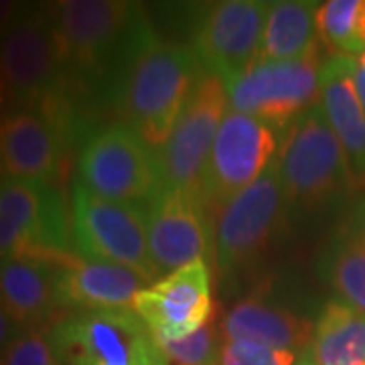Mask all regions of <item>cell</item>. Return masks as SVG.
<instances>
[{
    "instance_id": "11",
    "label": "cell",
    "mask_w": 365,
    "mask_h": 365,
    "mask_svg": "<svg viewBox=\"0 0 365 365\" xmlns=\"http://www.w3.org/2000/svg\"><path fill=\"white\" fill-rule=\"evenodd\" d=\"M63 67L49 9H21L0 35V79L14 104L49 98Z\"/></svg>"
},
{
    "instance_id": "18",
    "label": "cell",
    "mask_w": 365,
    "mask_h": 365,
    "mask_svg": "<svg viewBox=\"0 0 365 365\" xmlns=\"http://www.w3.org/2000/svg\"><path fill=\"white\" fill-rule=\"evenodd\" d=\"M357 57L331 55L321 66L319 104L345 150L351 187L365 185V110L355 90Z\"/></svg>"
},
{
    "instance_id": "15",
    "label": "cell",
    "mask_w": 365,
    "mask_h": 365,
    "mask_svg": "<svg viewBox=\"0 0 365 365\" xmlns=\"http://www.w3.org/2000/svg\"><path fill=\"white\" fill-rule=\"evenodd\" d=\"M0 215L33 242L39 260L59 268L71 256L73 230L63 197L45 182L0 177Z\"/></svg>"
},
{
    "instance_id": "3",
    "label": "cell",
    "mask_w": 365,
    "mask_h": 365,
    "mask_svg": "<svg viewBox=\"0 0 365 365\" xmlns=\"http://www.w3.org/2000/svg\"><path fill=\"white\" fill-rule=\"evenodd\" d=\"M276 158L288 207L321 209L353 189L345 150L321 104L309 108L284 130Z\"/></svg>"
},
{
    "instance_id": "29",
    "label": "cell",
    "mask_w": 365,
    "mask_h": 365,
    "mask_svg": "<svg viewBox=\"0 0 365 365\" xmlns=\"http://www.w3.org/2000/svg\"><path fill=\"white\" fill-rule=\"evenodd\" d=\"M19 333H21V325H19L13 317L0 307V353L11 345V341H13Z\"/></svg>"
},
{
    "instance_id": "16",
    "label": "cell",
    "mask_w": 365,
    "mask_h": 365,
    "mask_svg": "<svg viewBox=\"0 0 365 365\" xmlns=\"http://www.w3.org/2000/svg\"><path fill=\"white\" fill-rule=\"evenodd\" d=\"M153 284L132 268L71 254L57 268L59 304L79 311H122L134 307L136 297Z\"/></svg>"
},
{
    "instance_id": "22",
    "label": "cell",
    "mask_w": 365,
    "mask_h": 365,
    "mask_svg": "<svg viewBox=\"0 0 365 365\" xmlns=\"http://www.w3.org/2000/svg\"><path fill=\"white\" fill-rule=\"evenodd\" d=\"M317 2L307 0L270 2L262 33L260 61H297L317 51Z\"/></svg>"
},
{
    "instance_id": "13",
    "label": "cell",
    "mask_w": 365,
    "mask_h": 365,
    "mask_svg": "<svg viewBox=\"0 0 365 365\" xmlns=\"http://www.w3.org/2000/svg\"><path fill=\"white\" fill-rule=\"evenodd\" d=\"M132 309L157 341H179L197 333L213 311L205 260L191 262L157 280L136 297Z\"/></svg>"
},
{
    "instance_id": "7",
    "label": "cell",
    "mask_w": 365,
    "mask_h": 365,
    "mask_svg": "<svg viewBox=\"0 0 365 365\" xmlns=\"http://www.w3.org/2000/svg\"><path fill=\"white\" fill-rule=\"evenodd\" d=\"M276 132L262 120L230 110L201 173L197 199L205 213L223 205L260 177L276 158Z\"/></svg>"
},
{
    "instance_id": "23",
    "label": "cell",
    "mask_w": 365,
    "mask_h": 365,
    "mask_svg": "<svg viewBox=\"0 0 365 365\" xmlns=\"http://www.w3.org/2000/svg\"><path fill=\"white\" fill-rule=\"evenodd\" d=\"M319 272L339 294L341 302L365 313V242L353 230L331 242Z\"/></svg>"
},
{
    "instance_id": "20",
    "label": "cell",
    "mask_w": 365,
    "mask_h": 365,
    "mask_svg": "<svg viewBox=\"0 0 365 365\" xmlns=\"http://www.w3.org/2000/svg\"><path fill=\"white\" fill-rule=\"evenodd\" d=\"M57 300V268L35 258L0 260V307L21 327L47 321Z\"/></svg>"
},
{
    "instance_id": "8",
    "label": "cell",
    "mask_w": 365,
    "mask_h": 365,
    "mask_svg": "<svg viewBox=\"0 0 365 365\" xmlns=\"http://www.w3.org/2000/svg\"><path fill=\"white\" fill-rule=\"evenodd\" d=\"M321 66L319 51L297 61H258L225 86L232 110L258 118L274 132L287 130L319 104Z\"/></svg>"
},
{
    "instance_id": "25",
    "label": "cell",
    "mask_w": 365,
    "mask_h": 365,
    "mask_svg": "<svg viewBox=\"0 0 365 365\" xmlns=\"http://www.w3.org/2000/svg\"><path fill=\"white\" fill-rule=\"evenodd\" d=\"M165 359L177 365H222V333L213 319L179 341H157Z\"/></svg>"
},
{
    "instance_id": "32",
    "label": "cell",
    "mask_w": 365,
    "mask_h": 365,
    "mask_svg": "<svg viewBox=\"0 0 365 365\" xmlns=\"http://www.w3.org/2000/svg\"><path fill=\"white\" fill-rule=\"evenodd\" d=\"M355 234L359 235L365 242V199L357 205V211H355V217H353V227Z\"/></svg>"
},
{
    "instance_id": "19",
    "label": "cell",
    "mask_w": 365,
    "mask_h": 365,
    "mask_svg": "<svg viewBox=\"0 0 365 365\" xmlns=\"http://www.w3.org/2000/svg\"><path fill=\"white\" fill-rule=\"evenodd\" d=\"M225 341H252L282 351H304L313 339L309 317L262 299H244L223 317Z\"/></svg>"
},
{
    "instance_id": "27",
    "label": "cell",
    "mask_w": 365,
    "mask_h": 365,
    "mask_svg": "<svg viewBox=\"0 0 365 365\" xmlns=\"http://www.w3.org/2000/svg\"><path fill=\"white\" fill-rule=\"evenodd\" d=\"M299 355L252 341H225L222 365H297Z\"/></svg>"
},
{
    "instance_id": "34",
    "label": "cell",
    "mask_w": 365,
    "mask_h": 365,
    "mask_svg": "<svg viewBox=\"0 0 365 365\" xmlns=\"http://www.w3.org/2000/svg\"><path fill=\"white\" fill-rule=\"evenodd\" d=\"M353 365H365V364H353Z\"/></svg>"
},
{
    "instance_id": "1",
    "label": "cell",
    "mask_w": 365,
    "mask_h": 365,
    "mask_svg": "<svg viewBox=\"0 0 365 365\" xmlns=\"http://www.w3.org/2000/svg\"><path fill=\"white\" fill-rule=\"evenodd\" d=\"M203 71L193 47L153 35L114 86L124 124L138 132L153 150H158L169 140Z\"/></svg>"
},
{
    "instance_id": "10",
    "label": "cell",
    "mask_w": 365,
    "mask_h": 365,
    "mask_svg": "<svg viewBox=\"0 0 365 365\" xmlns=\"http://www.w3.org/2000/svg\"><path fill=\"white\" fill-rule=\"evenodd\" d=\"M287 211V193L278 158H274L256 181L230 199L215 215L211 230L215 258L223 272L258 256L272 240Z\"/></svg>"
},
{
    "instance_id": "12",
    "label": "cell",
    "mask_w": 365,
    "mask_h": 365,
    "mask_svg": "<svg viewBox=\"0 0 365 365\" xmlns=\"http://www.w3.org/2000/svg\"><path fill=\"white\" fill-rule=\"evenodd\" d=\"M268 11L270 2L262 0H225L201 9L193 31L201 67L227 86L256 66Z\"/></svg>"
},
{
    "instance_id": "9",
    "label": "cell",
    "mask_w": 365,
    "mask_h": 365,
    "mask_svg": "<svg viewBox=\"0 0 365 365\" xmlns=\"http://www.w3.org/2000/svg\"><path fill=\"white\" fill-rule=\"evenodd\" d=\"M227 102L225 83L217 76L203 71L169 140L155 150L160 185L165 189H179L197 197L209 150L227 114Z\"/></svg>"
},
{
    "instance_id": "2",
    "label": "cell",
    "mask_w": 365,
    "mask_h": 365,
    "mask_svg": "<svg viewBox=\"0 0 365 365\" xmlns=\"http://www.w3.org/2000/svg\"><path fill=\"white\" fill-rule=\"evenodd\" d=\"M63 63L110 71L114 86L155 33L140 4L124 0H63L49 9Z\"/></svg>"
},
{
    "instance_id": "21",
    "label": "cell",
    "mask_w": 365,
    "mask_h": 365,
    "mask_svg": "<svg viewBox=\"0 0 365 365\" xmlns=\"http://www.w3.org/2000/svg\"><path fill=\"white\" fill-rule=\"evenodd\" d=\"M365 364V313L329 300L314 323L313 339L297 365Z\"/></svg>"
},
{
    "instance_id": "33",
    "label": "cell",
    "mask_w": 365,
    "mask_h": 365,
    "mask_svg": "<svg viewBox=\"0 0 365 365\" xmlns=\"http://www.w3.org/2000/svg\"><path fill=\"white\" fill-rule=\"evenodd\" d=\"M157 365H169V364H167V361H160V364H157Z\"/></svg>"
},
{
    "instance_id": "5",
    "label": "cell",
    "mask_w": 365,
    "mask_h": 365,
    "mask_svg": "<svg viewBox=\"0 0 365 365\" xmlns=\"http://www.w3.org/2000/svg\"><path fill=\"white\" fill-rule=\"evenodd\" d=\"M51 339L67 365H157L167 361L157 339L130 309L81 311L59 321Z\"/></svg>"
},
{
    "instance_id": "24",
    "label": "cell",
    "mask_w": 365,
    "mask_h": 365,
    "mask_svg": "<svg viewBox=\"0 0 365 365\" xmlns=\"http://www.w3.org/2000/svg\"><path fill=\"white\" fill-rule=\"evenodd\" d=\"M364 4L361 0H329L319 4L314 14L317 35L333 55L359 57L365 51L361 39Z\"/></svg>"
},
{
    "instance_id": "17",
    "label": "cell",
    "mask_w": 365,
    "mask_h": 365,
    "mask_svg": "<svg viewBox=\"0 0 365 365\" xmlns=\"http://www.w3.org/2000/svg\"><path fill=\"white\" fill-rule=\"evenodd\" d=\"M61 160V134L45 112L21 110L0 120V177L51 181Z\"/></svg>"
},
{
    "instance_id": "28",
    "label": "cell",
    "mask_w": 365,
    "mask_h": 365,
    "mask_svg": "<svg viewBox=\"0 0 365 365\" xmlns=\"http://www.w3.org/2000/svg\"><path fill=\"white\" fill-rule=\"evenodd\" d=\"M6 258L39 260V252L16 225L0 215V260H6Z\"/></svg>"
},
{
    "instance_id": "14",
    "label": "cell",
    "mask_w": 365,
    "mask_h": 365,
    "mask_svg": "<svg viewBox=\"0 0 365 365\" xmlns=\"http://www.w3.org/2000/svg\"><path fill=\"white\" fill-rule=\"evenodd\" d=\"M144 211L148 252L158 274H170L203 260L213 225L195 195L160 187Z\"/></svg>"
},
{
    "instance_id": "6",
    "label": "cell",
    "mask_w": 365,
    "mask_h": 365,
    "mask_svg": "<svg viewBox=\"0 0 365 365\" xmlns=\"http://www.w3.org/2000/svg\"><path fill=\"white\" fill-rule=\"evenodd\" d=\"M78 181L93 195L146 205L160 185L155 150L126 124H112L83 144Z\"/></svg>"
},
{
    "instance_id": "4",
    "label": "cell",
    "mask_w": 365,
    "mask_h": 365,
    "mask_svg": "<svg viewBox=\"0 0 365 365\" xmlns=\"http://www.w3.org/2000/svg\"><path fill=\"white\" fill-rule=\"evenodd\" d=\"M71 230L76 252L81 258L126 266L153 284L158 280L160 274L148 252L144 205L93 195L76 181L71 193Z\"/></svg>"
},
{
    "instance_id": "26",
    "label": "cell",
    "mask_w": 365,
    "mask_h": 365,
    "mask_svg": "<svg viewBox=\"0 0 365 365\" xmlns=\"http://www.w3.org/2000/svg\"><path fill=\"white\" fill-rule=\"evenodd\" d=\"M0 365H61L51 335L29 327L0 353Z\"/></svg>"
},
{
    "instance_id": "30",
    "label": "cell",
    "mask_w": 365,
    "mask_h": 365,
    "mask_svg": "<svg viewBox=\"0 0 365 365\" xmlns=\"http://www.w3.org/2000/svg\"><path fill=\"white\" fill-rule=\"evenodd\" d=\"M23 6L19 2H13V0H0V35L6 26L13 23V19L19 14Z\"/></svg>"
},
{
    "instance_id": "31",
    "label": "cell",
    "mask_w": 365,
    "mask_h": 365,
    "mask_svg": "<svg viewBox=\"0 0 365 365\" xmlns=\"http://www.w3.org/2000/svg\"><path fill=\"white\" fill-rule=\"evenodd\" d=\"M353 81H355V90L359 96V102L365 110V51L357 57V66L353 71Z\"/></svg>"
}]
</instances>
